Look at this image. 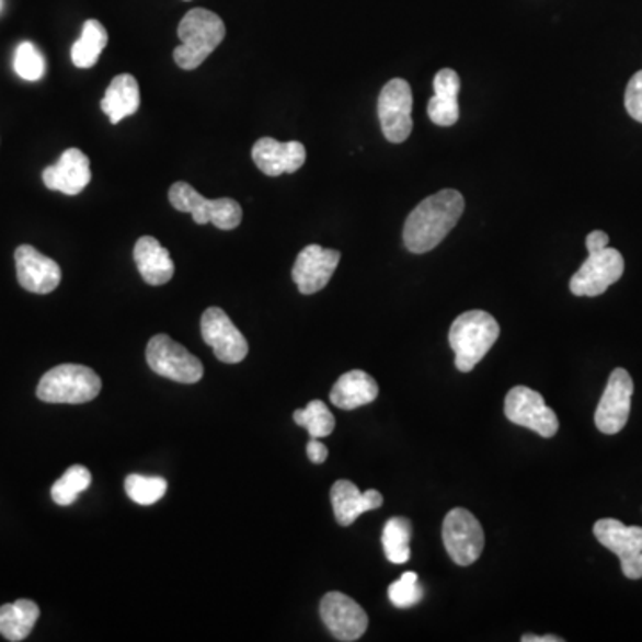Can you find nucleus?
I'll use <instances>...</instances> for the list:
<instances>
[{"label":"nucleus","mask_w":642,"mask_h":642,"mask_svg":"<svg viewBox=\"0 0 642 642\" xmlns=\"http://www.w3.org/2000/svg\"><path fill=\"white\" fill-rule=\"evenodd\" d=\"M135 263L139 275L150 286H163L170 283L175 274L169 250L152 236H144L136 241Z\"/></svg>","instance_id":"obj_21"},{"label":"nucleus","mask_w":642,"mask_h":642,"mask_svg":"<svg viewBox=\"0 0 642 642\" xmlns=\"http://www.w3.org/2000/svg\"><path fill=\"white\" fill-rule=\"evenodd\" d=\"M306 147L300 141L283 144L274 138H261L252 147L255 167L268 177L298 172L306 163Z\"/></svg>","instance_id":"obj_17"},{"label":"nucleus","mask_w":642,"mask_h":642,"mask_svg":"<svg viewBox=\"0 0 642 642\" xmlns=\"http://www.w3.org/2000/svg\"><path fill=\"white\" fill-rule=\"evenodd\" d=\"M101 389V377L92 368L61 365L42 377L36 394L47 403H88L99 397Z\"/></svg>","instance_id":"obj_4"},{"label":"nucleus","mask_w":642,"mask_h":642,"mask_svg":"<svg viewBox=\"0 0 642 642\" xmlns=\"http://www.w3.org/2000/svg\"><path fill=\"white\" fill-rule=\"evenodd\" d=\"M39 618L38 605L31 599H19L15 604L0 607V633L11 642L27 639Z\"/></svg>","instance_id":"obj_24"},{"label":"nucleus","mask_w":642,"mask_h":642,"mask_svg":"<svg viewBox=\"0 0 642 642\" xmlns=\"http://www.w3.org/2000/svg\"><path fill=\"white\" fill-rule=\"evenodd\" d=\"M624 107L633 121L642 124V70L628 82L627 92H624Z\"/></svg>","instance_id":"obj_32"},{"label":"nucleus","mask_w":642,"mask_h":642,"mask_svg":"<svg viewBox=\"0 0 642 642\" xmlns=\"http://www.w3.org/2000/svg\"><path fill=\"white\" fill-rule=\"evenodd\" d=\"M138 81L130 73H121L111 81L106 95L101 101V110L110 116L113 125L121 124L127 116L135 115L139 110Z\"/></svg>","instance_id":"obj_23"},{"label":"nucleus","mask_w":642,"mask_h":642,"mask_svg":"<svg viewBox=\"0 0 642 642\" xmlns=\"http://www.w3.org/2000/svg\"><path fill=\"white\" fill-rule=\"evenodd\" d=\"M331 500L334 516L341 527H351L359 516L369 511H377L383 504L379 491L368 490L360 493L359 488L351 480H337L336 484L332 485Z\"/></svg>","instance_id":"obj_19"},{"label":"nucleus","mask_w":642,"mask_h":642,"mask_svg":"<svg viewBox=\"0 0 642 642\" xmlns=\"http://www.w3.org/2000/svg\"><path fill=\"white\" fill-rule=\"evenodd\" d=\"M443 542L457 566H471L484 550V530L470 511L451 508L443 521Z\"/></svg>","instance_id":"obj_6"},{"label":"nucleus","mask_w":642,"mask_h":642,"mask_svg":"<svg viewBox=\"0 0 642 642\" xmlns=\"http://www.w3.org/2000/svg\"><path fill=\"white\" fill-rule=\"evenodd\" d=\"M169 200L177 211L190 213L198 226L213 223L216 229L232 230L243 220L240 202L232 198H206L192 184L175 183L169 190Z\"/></svg>","instance_id":"obj_5"},{"label":"nucleus","mask_w":642,"mask_h":642,"mask_svg":"<svg viewBox=\"0 0 642 642\" xmlns=\"http://www.w3.org/2000/svg\"><path fill=\"white\" fill-rule=\"evenodd\" d=\"M307 457H309L314 465H323L326 457H329V450H326V446L323 445V443L318 442V439H311L309 445H307Z\"/></svg>","instance_id":"obj_33"},{"label":"nucleus","mask_w":642,"mask_h":642,"mask_svg":"<svg viewBox=\"0 0 642 642\" xmlns=\"http://www.w3.org/2000/svg\"><path fill=\"white\" fill-rule=\"evenodd\" d=\"M383 138L403 144L413 133V90L405 79H391L382 88L377 104Z\"/></svg>","instance_id":"obj_7"},{"label":"nucleus","mask_w":642,"mask_h":642,"mask_svg":"<svg viewBox=\"0 0 642 642\" xmlns=\"http://www.w3.org/2000/svg\"><path fill=\"white\" fill-rule=\"evenodd\" d=\"M377 397L379 383L363 369H352L348 374L341 375L331 391V402L345 411L368 405Z\"/></svg>","instance_id":"obj_22"},{"label":"nucleus","mask_w":642,"mask_h":642,"mask_svg":"<svg viewBox=\"0 0 642 642\" xmlns=\"http://www.w3.org/2000/svg\"><path fill=\"white\" fill-rule=\"evenodd\" d=\"M321 621L337 641L352 642L363 638L368 628V614L351 596L332 591L320 604Z\"/></svg>","instance_id":"obj_14"},{"label":"nucleus","mask_w":642,"mask_h":642,"mask_svg":"<svg viewBox=\"0 0 642 642\" xmlns=\"http://www.w3.org/2000/svg\"><path fill=\"white\" fill-rule=\"evenodd\" d=\"M293 417H295L297 425L307 428L312 439L331 436L334 427H336L334 414L329 411V408L321 400H312V402L307 403V408L302 409V411L300 409L295 411Z\"/></svg>","instance_id":"obj_27"},{"label":"nucleus","mask_w":642,"mask_h":642,"mask_svg":"<svg viewBox=\"0 0 642 642\" xmlns=\"http://www.w3.org/2000/svg\"><path fill=\"white\" fill-rule=\"evenodd\" d=\"M523 642H562L564 639L557 638V635H532V633H527V635H523Z\"/></svg>","instance_id":"obj_35"},{"label":"nucleus","mask_w":642,"mask_h":642,"mask_svg":"<svg viewBox=\"0 0 642 642\" xmlns=\"http://www.w3.org/2000/svg\"><path fill=\"white\" fill-rule=\"evenodd\" d=\"M599 544L612 551L621 561L623 575L630 581L642 578V528L627 527L619 519L605 518L595 523Z\"/></svg>","instance_id":"obj_11"},{"label":"nucleus","mask_w":642,"mask_h":642,"mask_svg":"<svg viewBox=\"0 0 642 642\" xmlns=\"http://www.w3.org/2000/svg\"><path fill=\"white\" fill-rule=\"evenodd\" d=\"M587 250H599L609 247V236L605 234L604 230H593L587 240H585Z\"/></svg>","instance_id":"obj_34"},{"label":"nucleus","mask_w":642,"mask_h":642,"mask_svg":"<svg viewBox=\"0 0 642 642\" xmlns=\"http://www.w3.org/2000/svg\"><path fill=\"white\" fill-rule=\"evenodd\" d=\"M632 394L633 380L630 374L623 368L614 369L596 409L595 423L599 432L612 436L623 431L632 408Z\"/></svg>","instance_id":"obj_13"},{"label":"nucleus","mask_w":642,"mask_h":642,"mask_svg":"<svg viewBox=\"0 0 642 642\" xmlns=\"http://www.w3.org/2000/svg\"><path fill=\"white\" fill-rule=\"evenodd\" d=\"M16 277L22 288L36 295H48L61 283V268L56 261L31 245H20L15 252Z\"/></svg>","instance_id":"obj_16"},{"label":"nucleus","mask_w":642,"mask_h":642,"mask_svg":"<svg viewBox=\"0 0 642 642\" xmlns=\"http://www.w3.org/2000/svg\"><path fill=\"white\" fill-rule=\"evenodd\" d=\"M202 337L211 346L216 357L226 365H236L249 354V341L220 307H209L202 314Z\"/></svg>","instance_id":"obj_12"},{"label":"nucleus","mask_w":642,"mask_h":642,"mask_svg":"<svg viewBox=\"0 0 642 642\" xmlns=\"http://www.w3.org/2000/svg\"><path fill=\"white\" fill-rule=\"evenodd\" d=\"M181 45L173 50V59L183 70H195L206 61L226 38L223 20L204 8L187 11L177 30Z\"/></svg>","instance_id":"obj_2"},{"label":"nucleus","mask_w":642,"mask_h":642,"mask_svg":"<svg viewBox=\"0 0 642 642\" xmlns=\"http://www.w3.org/2000/svg\"><path fill=\"white\" fill-rule=\"evenodd\" d=\"M107 45V31L99 20H88L82 25L81 38L73 44L72 62L77 68L95 67Z\"/></svg>","instance_id":"obj_25"},{"label":"nucleus","mask_w":642,"mask_h":642,"mask_svg":"<svg viewBox=\"0 0 642 642\" xmlns=\"http://www.w3.org/2000/svg\"><path fill=\"white\" fill-rule=\"evenodd\" d=\"M465 213V197L457 190H442L414 207L403 226V245L413 254H427L443 243Z\"/></svg>","instance_id":"obj_1"},{"label":"nucleus","mask_w":642,"mask_h":642,"mask_svg":"<svg viewBox=\"0 0 642 642\" xmlns=\"http://www.w3.org/2000/svg\"><path fill=\"white\" fill-rule=\"evenodd\" d=\"M0 10H2V0H0Z\"/></svg>","instance_id":"obj_36"},{"label":"nucleus","mask_w":642,"mask_h":642,"mask_svg":"<svg viewBox=\"0 0 642 642\" xmlns=\"http://www.w3.org/2000/svg\"><path fill=\"white\" fill-rule=\"evenodd\" d=\"M624 274L623 255L618 250H589V257L570 280V289L576 297H599Z\"/></svg>","instance_id":"obj_9"},{"label":"nucleus","mask_w":642,"mask_h":642,"mask_svg":"<svg viewBox=\"0 0 642 642\" xmlns=\"http://www.w3.org/2000/svg\"><path fill=\"white\" fill-rule=\"evenodd\" d=\"M505 416L514 425L534 431L542 437H553L559 432V417L548 408L544 398L527 388L516 386L505 397Z\"/></svg>","instance_id":"obj_10"},{"label":"nucleus","mask_w":642,"mask_h":642,"mask_svg":"<svg viewBox=\"0 0 642 642\" xmlns=\"http://www.w3.org/2000/svg\"><path fill=\"white\" fill-rule=\"evenodd\" d=\"M413 523L408 518H391L383 525V553L391 564H405L411 559Z\"/></svg>","instance_id":"obj_26"},{"label":"nucleus","mask_w":642,"mask_h":642,"mask_svg":"<svg viewBox=\"0 0 642 642\" xmlns=\"http://www.w3.org/2000/svg\"><path fill=\"white\" fill-rule=\"evenodd\" d=\"M169 490L167 480L161 477H145V474H129L125 479V493L135 504L152 505L163 498Z\"/></svg>","instance_id":"obj_29"},{"label":"nucleus","mask_w":642,"mask_h":642,"mask_svg":"<svg viewBox=\"0 0 642 642\" xmlns=\"http://www.w3.org/2000/svg\"><path fill=\"white\" fill-rule=\"evenodd\" d=\"M45 186L65 195H79L92 183L90 158L79 149H68L61 153L58 163L47 167L42 173Z\"/></svg>","instance_id":"obj_18"},{"label":"nucleus","mask_w":642,"mask_h":642,"mask_svg":"<svg viewBox=\"0 0 642 642\" xmlns=\"http://www.w3.org/2000/svg\"><path fill=\"white\" fill-rule=\"evenodd\" d=\"M90 484H92L90 470H87L84 466H72L53 485L50 494H53V500L56 504L61 505V507H68L79 498V494L84 493L90 488Z\"/></svg>","instance_id":"obj_28"},{"label":"nucleus","mask_w":642,"mask_h":642,"mask_svg":"<svg viewBox=\"0 0 642 642\" xmlns=\"http://www.w3.org/2000/svg\"><path fill=\"white\" fill-rule=\"evenodd\" d=\"M460 79L456 70L443 68L434 77V96L427 104L428 118L439 127H451L459 121Z\"/></svg>","instance_id":"obj_20"},{"label":"nucleus","mask_w":642,"mask_h":642,"mask_svg":"<svg viewBox=\"0 0 642 642\" xmlns=\"http://www.w3.org/2000/svg\"><path fill=\"white\" fill-rule=\"evenodd\" d=\"M417 578L420 576L413 573V571L403 573L397 582L389 585V601L394 607H398V609H409V607H414V605L420 604L423 598V587L420 585Z\"/></svg>","instance_id":"obj_30"},{"label":"nucleus","mask_w":642,"mask_h":642,"mask_svg":"<svg viewBox=\"0 0 642 642\" xmlns=\"http://www.w3.org/2000/svg\"><path fill=\"white\" fill-rule=\"evenodd\" d=\"M498 337V321L490 312L479 309L462 312L451 323L448 334L451 351L456 354L457 369L462 374L473 371L474 366L484 359Z\"/></svg>","instance_id":"obj_3"},{"label":"nucleus","mask_w":642,"mask_h":642,"mask_svg":"<svg viewBox=\"0 0 642 642\" xmlns=\"http://www.w3.org/2000/svg\"><path fill=\"white\" fill-rule=\"evenodd\" d=\"M147 363L153 374L175 382L195 383L204 375L200 360L167 334H158L149 341Z\"/></svg>","instance_id":"obj_8"},{"label":"nucleus","mask_w":642,"mask_h":642,"mask_svg":"<svg viewBox=\"0 0 642 642\" xmlns=\"http://www.w3.org/2000/svg\"><path fill=\"white\" fill-rule=\"evenodd\" d=\"M341 254L337 250L309 245L298 254L291 277L302 295H314L331 283L332 275L340 264Z\"/></svg>","instance_id":"obj_15"},{"label":"nucleus","mask_w":642,"mask_h":642,"mask_svg":"<svg viewBox=\"0 0 642 642\" xmlns=\"http://www.w3.org/2000/svg\"><path fill=\"white\" fill-rule=\"evenodd\" d=\"M16 76L24 81H39L45 73L44 54L34 47L31 42H24L16 47L15 61H13Z\"/></svg>","instance_id":"obj_31"}]
</instances>
